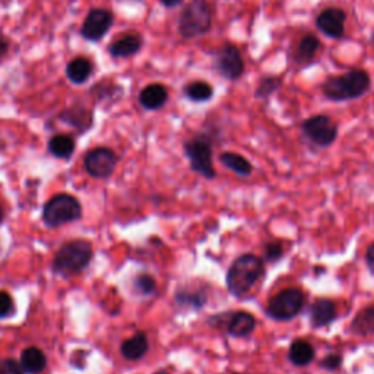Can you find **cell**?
Instances as JSON below:
<instances>
[{
    "label": "cell",
    "mask_w": 374,
    "mask_h": 374,
    "mask_svg": "<svg viewBox=\"0 0 374 374\" xmlns=\"http://www.w3.org/2000/svg\"><path fill=\"white\" fill-rule=\"evenodd\" d=\"M320 89L328 101L350 103L370 92L371 75L363 67H351L341 75L326 78Z\"/></svg>",
    "instance_id": "cell-1"
},
{
    "label": "cell",
    "mask_w": 374,
    "mask_h": 374,
    "mask_svg": "<svg viewBox=\"0 0 374 374\" xmlns=\"http://www.w3.org/2000/svg\"><path fill=\"white\" fill-rule=\"evenodd\" d=\"M218 129L204 128L183 142V153L189 161L190 170L207 180L216 179V170L214 165V146L218 141Z\"/></svg>",
    "instance_id": "cell-2"
},
{
    "label": "cell",
    "mask_w": 374,
    "mask_h": 374,
    "mask_svg": "<svg viewBox=\"0 0 374 374\" xmlns=\"http://www.w3.org/2000/svg\"><path fill=\"white\" fill-rule=\"evenodd\" d=\"M265 273L266 262L263 258L252 253H244L238 256L227 270V291L233 297L241 298L265 277Z\"/></svg>",
    "instance_id": "cell-3"
},
{
    "label": "cell",
    "mask_w": 374,
    "mask_h": 374,
    "mask_svg": "<svg viewBox=\"0 0 374 374\" xmlns=\"http://www.w3.org/2000/svg\"><path fill=\"white\" fill-rule=\"evenodd\" d=\"M214 27V9L208 0H190L177 19V31L183 40L207 37Z\"/></svg>",
    "instance_id": "cell-4"
},
{
    "label": "cell",
    "mask_w": 374,
    "mask_h": 374,
    "mask_svg": "<svg viewBox=\"0 0 374 374\" xmlns=\"http://www.w3.org/2000/svg\"><path fill=\"white\" fill-rule=\"evenodd\" d=\"M94 255L92 246L85 240H72L63 244L53 259V272L62 277H73L82 272Z\"/></svg>",
    "instance_id": "cell-5"
},
{
    "label": "cell",
    "mask_w": 374,
    "mask_h": 374,
    "mask_svg": "<svg viewBox=\"0 0 374 374\" xmlns=\"http://www.w3.org/2000/svg\"><path fill=\"white\" fill-rule=\"evenodd\" d=\"M306 307V295L302 288L288 287L277 292L266 306V316L275 321H291Z\"/></svg>",
    "instance_id": "cell-6"
},
{
    "label": "cell",
    "mask_w": 374,
    "mask_h": 374,
    "mask_svg": "<svg viewBox=\"0 0 374 374\" xmlns=\"http://www.w3.org/2000/svg\"><path fill=\"white\" fill-rule=\"evenodd\" d=\"M82 216V207L77 197L67 193L53 196L44 205L43 221L47 227L56 229L65 224L78 221Z\"/></svg>",
    "instance_id": "cell-7"
},
{
    "label": "cell",
    "mask_w": 374,
    "mask_h": 374,
    "mask_svg": "<svg viewBox=\"0 0 374 374\" xmlns=\"http://www.w3.org/2000/svg\"><path fill=\"white\" fill-rule=\"evenodd\" d=\"M303 138L313 146L326 149L332 146L339 136L338 123L325 113H319L303 120L300 126Z\"/></svg>",
    "instance_id": "cell-8"
},
{
    "label": "cell",
    "mask_w": 374,
    "mask_h": 374,
    "mask_svg": "<svg viewBox=\"0 0 374 374\" xmlns=\"http://www.w3.org/2000/svg\"><path fill=\"white\" fill-rule=\"evenodd\" d=\"M208 326L212 329H218L226 332V335L243 339L252 336V334L256 329V317L244 310H236V312H224L218 314H212L207 320Z\"/></svg>",
    "instance_id": "cell-9"
},
{
    "label": "cell",
    "mask_w": 374,
    "mask_h": 374,
    "mask_svg": "<svg viewBox=\"0 0 374 374\" xmlns=\"http://www.w3.org/2000/svg\"><path fill=\"white\" fill-rule=\"evenodd\" d=\"M212 66L219 77L229 82L240 81L246 72L241 50L231 41H226L215 50Z\"/></svg>",
    "instance_id": "cell-10"
},
{
    "label": "cell",
    "mask_w": 374,
    "mask_h": 374,
    "mask_svg": "<svg viewBox=\"0 0 374 374\" xmlns=\"http://www.w3.org/2000/svg\"><path fill=\"white\" fill-rule=\"evenodd\" d=\"M117 155L110 148L99 146L85 155L84 165L87 172L94 179H109L116 170Z\"/></svg>",
    "instance_id": "cell-11"
},
{
    "label": "cell",
    "mask_w": 374,
    "mask_h": 374,
    "mask_svg": "<svg viewBox=\"0 0 374 374\" xmlns=\"http://www.w3.org/2000/svg\"><path fill=\"white\" fill-rule=\"evenodd\" d=\"M346 12L338 6H328L321 9L316 19L314 25L317 31L325 35L329 40H342L345 37V23H346Z\"/></svg>",
    "instance_id": "cell-12"
},
{
    "label": "cell",
    "mask_w": 374,
    "mask_h": 374,
    "mask_svg": "<svg viewBox=\"0 0 374 374\" xmlns=\"http://www.w3.org/2000/svg\"><path fill=\"white\" fill-rule=\"evenodd\" d=\"M321 47H323L321 40L316 34L306 33L294 45L292 52L290 55V59L298 67L310 66L314 63Z\"/></svg>",
    "instance_id": "cell-13"
},
{
    "label": "cell",
    "mask_w": 374,
    "mask_h": 374,
    "mask_svg": "<svg viewBox=\"0 0 374 374\" xmlns=\"http://www.w3.org/2000/svg\"><path fill=\"white\" fill-rule=\"evenodd\" d=\"M113 25V13L107 9H92L81 28L84 38L89 41L101 40Z\"/></svg>",
    "instance_id": "cell-14"
},
{
    "label": "cell",
    "mask_w": 374,
    "mask_h": 374,
    "mask_svg": "<svg viewBox=\"0 0 374 374\" xmlns=\"http://www.w3.org/2000/svg\"><path fill=\"white\" fill-rule=\"evenodd\" d=\"M209 300L208 287L205 285H182L174 292V302L180 309L202 310Z\"/></svg>",
    "instance_id": "cell-15"
},
{
    "label": "cell",
    "mask_w": 374,
    "mask_h": 374,
    "mask_svg": "<svg viewBox=\"0 0 374 374\" xmlns=\"http://www.w3.org/2000/svg\"><path fill=\"white\" fill-rule=\"evenodd\" d=\"M309 319L313 329L328 328L338 319V307L331 298H317L309 307Z\"/></svg>",
    "instance_id": "cell-16"
},
{
    "label": "cell",
    "mask_w": 374,
    "mask_h": 374,
    "mask_svg": "<svg viewBox=\"0 0 374 374\" xmlns=\"http://www.w3.org/2000/svg\"><path fill=\"white\" fill-rule=\"evenodd\" d=\"M139 104L148 111L161 110L170 99V91L164 84H149L139 92Z\"/></svg>",
    "instance_id": "cell-17"
},
{
    "label": "cell",
    "mask_w": 374,
    "mask_h": 374,
    "mask_svg": "<svg viewBox=\"0 0 374 374\" xmlns=\"http://www.w3.org/2000/svg\"><path fill=\"white\" fill-rule=\"evenodd\" d=\"M143 47V38L138 33L123 34L110 44V55L116 59H126L138 55Z\"/></svg>",
    "instance_id": "cell-18"
},
{
    "label": "cell",
    "mask_w": 374,
    "mask_h": 374,
    "mask_svg": "<svg viewBox=\"0 0 374 374\" xmlns=\"http://www.w3.org/2000/svg\"><path fill=\"white\" fill-rule=\"evenodd\" d=\"M316 357V348L306 339H294L288 348L287 358L294 367H307Z\"/></svg>",
    "instance_id": "cell-19"
},
{
    "label": "cell",
    "mask_w": 374,
    "mask_h": 374,
    "mask_svg": "<svg viewBox=\"0 0 374 374\" xmlns=\"http://www.w3.org/2000/svg\"><path fill=\"white\" fill-rule=\"evenodd\" d=\"M185 98L194 104H204L209 103L211 99L215 97V88L212 84H209L205 79H193L185 84L182 89Z\"/></svg>",
    "instance_id": "cell-20"
},
{
    "label": "cell",
    "mask_w": 374,
    "mask_h": 374,
    "mask_svg": "<svg viewBox=\"0 0 374 374\" xmlns=\"http://www.w3.org/2000/svg\"><path fill=\"white\" fill-rule=\"evenodd\" d=\"M148 351H149V339L145 332H136L129 339L123 341L120 346L121 356L129 361L142 360Z\"/></svg>",
    "instance_id": "cell-21"
},
{
    "label": "cell",
    "mask_w": 374,
    "mask_h": 374,
    "mask_svg": "<svg viewBox=\"0 0 374 374\" xmlns=\"http://www.w3.org/2000/svg\"><path fill=\"white\" fill-rule=\"evenodd\" d=\"M219 163L227 170L237 174L238 177H251L253 172V165L246 157L233 151H224L218 157Z\"/></svg>",
    "instance_id": "cell-22"
},
{
    "label": "cell",
    "mask_w": 374,
    "mask_h": 374,
    "mask_svg": "<svg viewBox=\"0 0 374 374\" xmlns=\"http://www.w3.org/2000/svg\"><path fill=\"white\" fill-rule=\"evenodd\" d=\"M19 365L23 373L27 374H40L47 367V357L37 346H30L21 354Z\"/></svg>",
    "instance_id": "cell-23"
},
{
    "label": "cell",
    "mask_w": 374,
    "mask_h": 374,
    "mask_svg": "<svg viewBox=\"0 0 374 374\" xmlns=\"http://www.w3.org/2000/svg\"><path fill=\"white\" fill-rule=\"evenodd\" d=\"M350 332L357 336H374V304L363 307L350 325Z\"/></svg>",
    "instance_id": "cell-24"
},
{
    "label": "cell",
    "mask_w": 374,
    "mask_h": 374,
    "mask_svg": "<svg viewBox=\"0 0 374 374\" xmlns=\"http://www.w3.org/2000/svg\"><path fill=\"white\" fill-rule=\"evenodd\" d=\"M91 73H92V63L85 57L73 59L66 67L67 78L73 84H84L85 81H88Z\"/></svg>",
    "instance_id": "cell-25"
},
{
    "label": "cell",
    "mask_w": 374,
    "mask_h": 374,
    "mask_svg": "<svg viewBox=\"0 0 374 374\" xmlns=\"http://www.w3.org/2000/svg\"><path fill=\"white\" fill-rule=\"evenodd\" d=\"M75 146H77V143H75V139L69 135L62 133V135H56L50 139L48 151L52 153L56 158L67 160L73 155Z\"/></svg>",
    "instance_id": "cell-26"
},
{
    "label": "cell",
    "mask_w": 374,
    "mask_h": 374,
    "mask_svg": "<svg viewBox=\"0 0 374 374\" xmlns=\"http://www.w3.org/2000/svg\"><path fill=\"white\" fill-rule=\"evenodd\" d=\"M282 87H284V78L280 77V75H266V77H263L259 81L255 89V98L269 99L270 97L275 95Z\"/></svg>",
    "instance_id": "cell-27"
},
{
    "label": "cell",
    "mask_w": 374,
    "mask_h": 374,
    "mask_svg": "<svg viewBox=\"0 0 374 374\" xmlns=\"http://www.w3.org/2000/svg\"><path fill=\"white\" fill-rule=\"evenodd\" d=\"M60 119L79 131H87L92 124L91 113L82 107H72L60 114Z\"/></svg>",
    "instance_id": "cell-28"
},
{
    "label": "cell",
    "mask_w": 374,
    "mask_h": 374,
    "mask_svg": "<svg viewBox=\"0 0 374 374\" xmlns=\"http://www.w3.org/2000/svg\"><path fill=\"white\" fill-rule=\"evenodd\" d=\"M133 288L142 297L154 295L157 292V281L151 273L143 272V273H139V275L133 280Z\"/></svg>",
    "instance_id": "cell-29"
},
{
    "label": "cell",
    "mask_w": 374,
    "mask_h": 374,
    "mask_svg": "<svg viewBox=\"0 0 374 374\" xmlns=\"http://www.w3.org/2000/svg\"><path fill=\"white\" fill-rule=\"evenodd\" d=\"M285 255V247L284 243L280 240H272L265 243L263 246V260L266 263H277L280 262Z\"/></svg>",
    "instance_id": "cell-30"
},
{
    "label": "cell",
    "mask_w": 374,
    "mask_h": 374,
    "mask_svg": "<svg viewBox=\"0 0 374 374\" xmlns=\"http://www.w3.org/2000/svg\"><path fill=\"white\" fill-rule=\"evenodd\" d=\"M342 363H343V358L341 354H336V353H332V354H328L321 358V361L319 363V367L321 370L325 371H329V373H334V371H338L341 367H342Z\"/></svg>",
    "instance_id": "cell-31"
},
{
    "label": "cell",
    "mask_w": 374,
    "mask_h": 374,
    "mask_svg": "<svg viewBox=\"0 0 374 374\" xmlns=\"http://www.w3.org/2000/svg\"><path fill=\"white\" fill-rule=\"evenodd\" d=\"M13 298L6 292L0 291V319H5L13 313Z\"/></svg>",
    "instance_id": "cell-32"
},
{
    "label": "cell",
    "mask_w": 374,
    "mask_h": 374,
    "mask_svg": "<svg viewBox=\"0 0 374 374\" xmlns=\"http://www.w3.org/2000/svg\"><path fill=\"white\" fill-rule=\"evenodd\" d=\"M22 368L19 365V363H16L15 360H4L0 361V374H22Z\"/></svg>",
    "instance_id": "cell-33"
},
{
    "label": "cell",
    "mask_w": 374,
    "mask_h": 374,
    "mask_svg": "<svg viewBox=\"0 0 374 374\" xmlns=\"http://www.w3.org/2000/svg\"><path fill=\"white\" fill-rule=\"evenodd\" d=\"M364 260H365V265H367V269L373 273L374 275V243H371L367 251H365V255H364Z\"/></svg>",
    "instance_id": "cell-34"
},
{
    "label": "cell",
    "mask_w": 374,
    "mask_h": 374,
    "mask_svg": "<svg viewBox=\"0 0 374 374\" xmlns=\"http://www.w3.org/2000/svg\"><path fill=\"white\" fill-rule=\"evenodd\" d=\"M185 0H160V4L167 9H176L183 5Z\"/></svg>",
    "instance_id": "cell-35"
},
{
    "label": "cell",
    "mask_w": 374,
    "mask_h": 374,
    "mask_svg": "<svg viewBox=\"0 0 374 374\" xmlns=\"http://www.w3.org/2000/svg\"><path fill=\"white\" fill-rule=\"evenodd\" d=\"M6 50H8V43L0 38V56H4L6 53Z\"/></svg>",
    "instance_id": "cell-36"
},
{
    "label": "cell",
    "mask_w": 374,
    "mask_h": 374,
    "mask_svg": "<svg viewBox=\"0 0 374 374\" xmlns=\"http://www.w3.org/2000/svg\"><path fill=\"white\" fill-rule=\"evenodd\" d=\"M2 221H4V208L0 205V224H2Z\"/></svg>",
    "instance_id": "cell-37"
},
{
    "label": "cell",
    "mask_w": 374,
    "mask_h": 374,
    "mask_svg": "<svg viewBox=\"0 0 374 374\" xmlns=\"http://www.w3.org/2000/svg\"><path fill=\"white\" fill-rule=\"evenodd\" d=\"M370 44H371V47L374 48V31H373L371 35H370Z\"/></svg>",
    "instance_id": "cell-38"
},
{
    "label": "cell",
    "mask_w": 374,
    "mask_h": 374,
    "mask_svg": "<svg viewBox=\"0 0 374 374\" xmlns=\"http://www.w3.org/2000/svg\"><path fill=\"white\" fill-rule=\"evenodd\" d=\"M229 374H247V373H229Z\"/></svg>",
    "instance_id": "cell-39"
}]
</instances>
